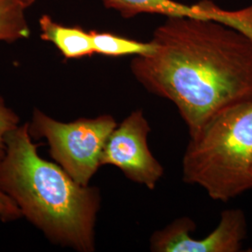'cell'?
<instances>
[{
  "label": "cell",
  "instance_id": "obj_2",
  "mask_svg": "<svg viewBox=\"0 0 252 252\" xmlns=\"http://www.w3.org/2000/svg\"><path fill=\"white\" fill-rule=\"evenodd\" d=\"M31 136L29 124L7 136V151L0 161V189L51 242L94 252L99 190L77 183L58 163L40 157Z\"/></svg>",
  "mask_w": 252,
  "mask_h": 252
},
{
  "label": "cell",
  "instance_id": "obj_3",
  "mask_svg": "<svg viewBox=\"0 0 252 252\" xmlns=\"http://www.w3.org/2000/svg\"><path fill=\"white\" fill-rule=\"evenodd\" d=\"M183 180L216 201L252 189V100L227 108L189 136Z\"/></svg>",
  "mask_w": 252,
  "mask_h": 252
},
{
  "label": "cell",
  "instance_id": "obj_9",
  "mask_svg": "<svg viewBox=\"0 0 252 252\" xmlns=\"http://www.w3.org/2000/svg\"><path fill=\"white\" fill-rule=\"evenodd\" d=\"M95 54L109 56H144L153 54L155 46L153 41L142 42L109 32L91 31Z\"/></svg>",
  "mask_w": 252,
  "mask_h": 252
},
{
  "label": "cell",
  "instance_id": "obj_4",
  "mask_svg": "<svg viewBox=\"0 0 252 252\" xmlns=\"http://www.w3.org/2000/svg\"><path fill=\"white\" fill-rule=\"evenodd\" d=\"M117 126L110 115L62 123L36 108L29 131L31 135L44 137L56 163L77 183L88 186L102 165L105 146Z\"/></svg>",
  "mask_w": 252,
  "mask_h": 252
},
{
  "label": "cell",
  "instance_id": "obj_5",
  "mask_svg": "<svg viewBox=\"0 0 252 252\" xmlns=\"http://www.w3.org/2000/svg\"><path fill=\"white\" fill-rule=\"evenodd\" d=\"M151 127L141 110H135L109 135L102 165L118 167L126 178L153 189L163 176V167L148 146Z\"/></svg>",
  "mask_w": 252,
  "mask_h": 252
},
{
  "label": "cell",
  "instance_id": "obj_11",
  "mask_svg": "<svg viewBox=\"0 0 252 252\" xmlns=\"http://www.w3.org/2000/svg\"><path fill=\"white\" fill-rule=\"evenodd\" d=\"M18 126L17 114L6 105L4 99L0 96V161L4 158L7 151V136Z\"/></svg>",
  "mask_w": 252,
  "mask_h": 252
},
{
  "label": "cell",
  "instance_id": "obj_12",
  "mask_svg": "<svg viewBox=\"0 0 252 252\" xmlns=\"http://www.w3.org/2000/svg\"><path fill=\"white\" fill-rule=\"evenodd\" d=\"M21 217L23 215L16 203L3 189H0V220L3 221H12Z\"/></svg>",
  "mask_w": 252,
  "mask_h": 252
},
{
  "label": "cell",
  "instance_id": "obj_13",
  "mask_svg": "<svg viewBox=\"0 0 252 252\" xmlns=\"http://www.w3.org/2000/svg\"><path fill=\"white\" fill-rule=\"evenodd\" d=\"M18 1L21 4H23L27 9L30 8L36 2V0H18Z\"/></svg>",
  "mask_w": 252,
  "mask_h": 252
},
{
  "label": "cell",
  "instance_id": "obj_6",
  "mask_svg": "<svg viewBox=\"0 0 252 252\" xmlns=\"http://www.w3.org/2000/svg\"><path fill=\"white\" fill-rule=\"evenodd\" d=\"M196 228L189 218L173 221L151 238V250L156 252H236L241 251L247 236V221L240 209L221 213L216 229L203 239H193L190 233Z\"/></svg>",
  "mask_w": 252,
  "mask_h": 252
},
{
  "label": "cell",
  "instance_id": "obj_7",
  "mask_svg": "<svg viewBox=\"0 0 252 252\" xmlns=\"http://www.w3.org/2000/svg\"><path fill=\"white\" fill-rule=\"evenodd\" d=\"M107 9H114L122 17L133 18L141 13L168 17L207 19L232 27L252 41V5L236 10L221 9L211 0L184 4L176 0H102Z\"/></svg>",
  "mask_w": 252,
  "mask_h": 252
},
{
  "label": "cell",
  "instance_id": "obj_1",
  "mask_svg": "<svg viewBox=\"0 0 252 252\" xmlns=\"http://www.w3.org/2000/svg\"><path fill=\"white\" fill-rule=\"evenodd\" d=\"M153 54L131 70L150 93L169 100L195 135L212 118L252 100V41L207 19L168 17L153 33Z\"/></svg>",
  "mask_w": 252,
  "mask_h": 252
},
{
  "label": "cell",
  "instance_id": "obj_10",
  "mask_svg": "<svg viewBox=\"0 0 252 252\" xmlns=\"http://www.w3.org/2000/svg\"><path fill=\"white\" fill-rule=\"evenodd\" d=\"M26 9L18 0H0V41L13 43L30 36Z\"/></svg>",
  "mask_w": 252,
  "mask_h": 252
},
{
  "label": "cell",
  "instance_id": "obj_8",
  "mask_svg": "<svg viewBox=\"0 0 252 252\" xmlns=\"http://www.w3.org/2000/svg\"><path fill=\"white\" fill-rule=\"evenodd\" d=\"M40 37L53 43L65 59H80L94 53L91 31L80 27H65L47 14L39 19Z\"/></svg>",
  "mask_w": 252,
  "mask_h": 252
}]
</instances>
